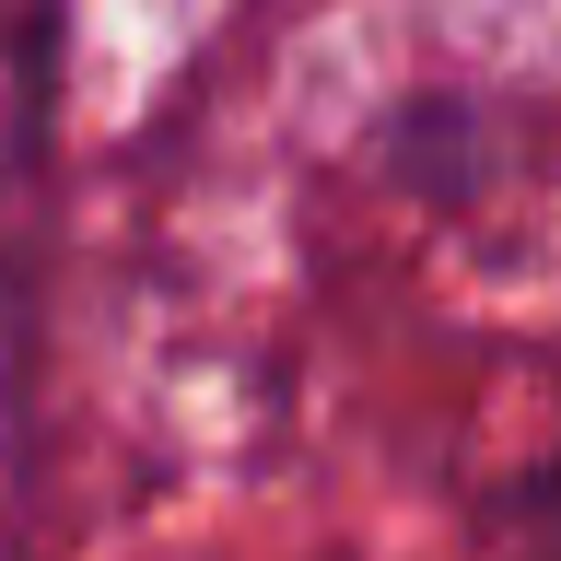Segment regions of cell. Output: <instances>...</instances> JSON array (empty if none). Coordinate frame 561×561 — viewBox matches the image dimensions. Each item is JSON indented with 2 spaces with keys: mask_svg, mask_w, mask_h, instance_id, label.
Returning <instances> with one entry per match:
<instances>
[{
  "mask_svg": "<svg viewBox=\"0 0 561 561\" xmlns=\"http://www.w3.org/2000/svg\"><path fill=\"white\" fill-rule=\"evenodd\" d=\"M491 550H503V561H561V445L503 480V503H491Z\"/></svg>",
  "mask_w": 561,
  "mask_h": 561,
  "instance_id": "obj_1",
  "label": "cell"
}]
</instances>
